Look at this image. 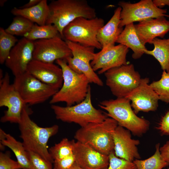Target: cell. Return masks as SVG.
<instances>
[{
    "label": "cell",
    "instance_id": "cell-34",
    "mask_svg": "<svg viewBox=\"0 0 169 169\" xmlns=\"http://www.w3.org/2000/svg\"><path fill=\"white\" fill-rule=\"evenodd\" d=\"M22 169V167L17 161L10 158L9 151L0 153V169Z\"/></svg>",
    "mask_w": 169,
    "mask_h": 169
},
{
    "label": "cell",
    "instance_id": "cell-10",
    "mask_svg": "<svg viewBox=\"0 0 169 169\" xmlns=\"http://www.w3.org/2000/svg\"><path fill=\"white\" fill-rule=\"evenodd\" d=\"M27 105L13 84L10 83V76L6 72L0 79V107L7 110L0 119L1 122L18 124L23 108Z\"/></svg>",
    "mask_w": 169,
    "mask_h": 169
},
{
    "label": "cell",
    "instance_id": "cell-38",
    "mask_svg": "<svg viewBox=\"0 0 169 169\" xmlns=\"http://www.w3.org/2000/svg\"><path fill=\"white\" fill-rule=\"evenodd\" d=\"M152 2L156 7L160 8L166 5L169 6V0H153Z\"/></svg>",
    "mask_w": 169,
    "mask_h": 169
},
{
    "label": "cell",
    "instance_id": "cell-36",
    "mask_svg": "<svg viewBox=\"0 0 169 169\" xmlns=\"http://www.w3.org/2000/svg\"><path fill=\"white\" fill-rule=\"evenodd\" d=\"M156 128L162 135H169V111L162 117Z\"/></svg>",
    "mask_w": 169,
    "mask_h": 169
},
{
    "label": "cell",
    "instance_id": "cell-7",
    "mask_svg": "<svg viewBox=\"0 0 169 169\" xmlns=\"http://www.w3.org/2000/svg\"><path fill=\"white\" fill-rule=\"evenodd\" d=\"M104 25V20L101 18L96 17L88 19L79 17L65 28L63 32V38L65 40L84 46L101 49L97 36L99 30Z\"/></svg>",
    "mask_w": 169,
    "mask_h": 169
},
{
    "label": "cell",
    "instance_id": "cell-26",
    "mask_svg": "<svg viewBox=\"0 0 169 169\" xmlns=\"http://www.w3.org/2000/svg\"><path fill=\"white\" fill-rule=\"evenodd\" d=\"M58 36H61L57 29L54 25L46 24L39 25L35 23L31 30L23 36V37L34 41Z\"/></svg>",
    "mask_w": 169,
    "mask_h": 169
},
{
    "label": "cell",
    "instance_id": "cell-22",
    "mask_svg": "<svg viewBox=\"0 0 169 169\" xmlns=\"http://www.w3.org/2000/svg\"><path fill=\"white\" fill-rule=\"evenodd\" d=\"M116 43L130 48L133 52L132 57L134 59L140 58L147 49L139 40L133 23L128 24L119 36Z\"/></svg>",
    "mask_w": 169,
    "mask_h": 169
},
{
    "label": "cell",
    "instance_id": "cell-2",
    "mask_svg": "<svg viewBox=\"0 0 169 169\" xmlns=\"http://www.w3.org/2000/svg\"><path fill=\"white\" fill-rule=\"evenodd\" d=\"M49 12L46 24L54 25L63 37V32L69 23L79 17L88 19L96 16L95 9L86 0H57L49 4Z\"/></svg>",
    "mask_w": 169,
    "mask_h": 169
},
{
    "label": "cell",
    "instance_id": "cell-6",
    "mask_svg": "<svg viewBox=\"0 0 169 169\" xmlns=\"http://www.w3.org/2000/svg\"><path fill=\"white\" fill-rule=\"evenodd\" d=\"M91 98L90 86L86 98L80 103L66 106L52 104L51 107L57 119L64 122L74 123L81 127L90 123L102 122L108 117L106 113L93 106Z\"/></svg>",
    "mask_w": 169,
    "mask_h": 169
},
{
    "label": "cell",
    "instance_id": "cell-4",
    "mask_svg": "<svg viewBox=\"0 0 169 169\" xmlns=\"http://www.w3.org/2000/svg\"><path fill=\"white\" fill-rule=\"evenodd\" d=\"M118 125L116 120L108 117L102 122L90 123L81 127L76 132L74 138L98 151L109 155L114 151L113 134Z\"/></svg>",
    "mask_w": 169,
    "mask_h": 169
},
{
    "label": "cell",
    "instance_id": "cell-11",
    "mask_svg": "<svg viewBox=\"0 0 169 169\" xmlns=\"http://www.w3.org/2000/svg\"><path fill=\"white\" fill-rule=\"evenodd\" d=\"M65 40L72 54V57H69L66 60L69 68L76 73L84 74L90 83L102 86L103 81L93 70L90 64L94 58L95 48Z\"/></svg>",
    "mask_w": 169,
    "mask_h": 169
},
{
    "label": "cell",
    "instance_id": "cell-21",
    "mask_svg": "<svg viewBox=\"0 0 169 169\" xmlns=\"http://www.w3.org/2000/svg\"><path fill=\"white\" fill-rule=\"evenodd\" d=\"M120 7H117L108 22L99 30L97 38L101 49H106L115 46L117 38L123 29L120 27Z\"/></svg>",
    "mask_w": 169,
    "mask_h": 169
},
{
    "label": "cell",
    "instance_id": "cell-1",
    "mask_svg": "<svg viewBox=\"0 0 169 169\" xmlns=\"http://www.w3.org/2000/svg\"><path fill=\"white\" fill-rule=\"evenodd\" d=\"M29 115L26 105L23 110L18 124L23 146L27 151L37 153L52 163L54 160L48 149L47 143L49 138L57 133L59 126L55 125L46 127L39 126L30 119Z\"/></svg>",
    "mask_w": 169,
    "mask_h": 169
},
{
    "label": "cell",
    "instance_id": "cell-12",
    "mask_svg": "<svg viewBox=\"0 0 169 169\" xmlns=\"http://www.w3.org/2000/svg\"><path fill=\"white\" fill-rule=\"evenodd\" d=\"M118 5L121 8L120 27L134 22H141L150 18L164 16L169 17L166 14L167 9L156 7L151 0H141L136 3L120 1Z\"/></svg>",
    "mask_w": 169,
    "mask_h": 169
},
{
    "label": "cell",
    "instance_id": "cell-23",
    "mask_svg": "<svg viewBox=\"0 0 169 169\" xmlns=\"http://www.w3.org/2000/svg\"><path fill=\"white\" fill-rule=\"evenodd\" d=\"M49 12V4L47 0H41L37 4L30 8L14 7L11 10L13 15L22 16L39 25L46 24Z\"/></svg>",
    "mask_w": 169,
    "mask_h": 169
},
{
    "label": "cell",
    "instance_id": "cell-28",
    "mask_svg": "<svg viewBox=\"0 0 169 169\" xmlns=\"http://www.w3.org/2000/svg\"><path fill=\"white\" fill-rule=\"evenodd\" d=\"M34 24L27 19L17 16L8 27L5 29L8 33L13 35L24 36L32 29Z\"/></svg>",
    "mask_w": 169,
    "mask_h": 169
},
{
    "label": "cell",
    "instance_id": "cell-42",
    "mask_svg": "<svg viewBox=\"0 0 169 169\" xmlns=\"http://www.w3.org/2000/svg\"><path fill=\"white\" fill-rule=\"evenodd\" d=\"M168 169H169V168H168Z\"/></svg>",
    "mask_w": 169,
    "mask_h": 169
},
{
    "label": "cell",
    "instance_id": "cell-16",
    "mask_svg": "<svg viewBox=\"0 0 169 169\" xmlns=\"http://www.w3.org/2000/svg\"><path fill=\"white\" fill-rule=\"evenodd\" d=\"M149 81L148 78L141 79L138 87L125 97L131 102V106L136 114L140 111H155L158 107L159 97Z\"/></svg>",
    "mask_w": 169,
    "mask_h": 169
},
{
    "label": "cell",
    "instance_id": "cell-30",
    "mask_svg": "<svg viewBox=\"0 0 169 169\" xmlns=\"http://www.w3.org/2000/svg\"><path fill=\"white\" fill-rule=\"evenodd\" d=\"M49 152L54 160H58L73 154V140L64 138L59 143L51 147Z\"/></svg>",
    "mask_w": 169,
    "mask_h": 169
},
{
    "label": "cell",
    "instance_id": "cell-35",
    "mask_svg": "<svg viewBox=\"0 0 169 169\" xmlns=\"http://www.w3.org/2000/svg\"><path fill=\"white\" fill-rule=\"evenodd\" d=\"M53 169H70L75 163L74 154L62 159L54 161Z\"/></svg>",
    "mask_w": 169,
    "mask_h": 169
},
{
    "label": "cell",
    "instance_id": "cell-19",
    "mask_svg": "<svg viewBox=\"0 0 169 169\" xmlns=\"http://www.w3.org/2000/svg\"><path fill=\"white\" fill-rule=\"evenodd\" d=\"M115 155L120 158L133 162L141 156L137 146L140 142L132 138L130 131L118 125L113 134Z\"/></svg>",
    "mask_w": 169,
    "mask_h": 169
},
{
    "label": "cell",
    "instance_id": "cell-33",
    "mask_svg": "<svg viewBox=\"0 0 169 169\" xmlns=\"http://www.w3.org/2000/svg\"><path fill=\"white\" fill-rule=\"evenodd\" d=\"M27 152L32 169H53L52 163L37 153L32 151Z\"/></svg>",
    "mask_w": 169,
    "mask_h": 169
},
{
    "label": "cell",
    "instance_id": "cell-32",
    "mask_svg": "<svg viewBox=\"0 0 169 169\" xmlns=\"http://www.w3.org/2000/svg\"><path fill=\"white\" fill-rule=\"evenodd\" d=\"M109 156V164L107 169H136L133 162L118 157L114 151L111 153Z\"/></svg>",
    "mask_w": 169,
    "mask_h": 169
},
{
    "label": "cell",
    "instance_id": "cell-9",
    "mask_svg": "<svg viewBox=\"0 0 169 169\" xmlns=\"http://www.w3.org/2000/svg\"><path fill=\"white\" fill-rule=\"evenodd\" d=\"M104 74L106 85L117 98L126 97L138 87L141 79L132 64L110 69Z\"/></svg>",
    "mask_w": 169,
    "mask_h": 169
},
{
    "label": "cell",
    "instance_id": "cell-18",
    "mask_svg": "<svg viewBox=\"0 0 169 169\" xmlns=\"http://www.w3.org/2000/svg\"><path fill=\"white\" fill-rule=\"evenodd\" d=\"M27 72L42 82L59 90L63 82L62 70L54 63H46L33 59Z\"/></svg>",
    "mask_w": 169,
    "mask_h": 169
},
{
    "label": "cell",
    "instance_id": "cell-40",
    "mask_svg": "<svg viewBox=\"0 0 169 169\" xmlns=\"http://www.w3.org/2000/svg\"><path fill=\"white\" fill-rule=\"evenodd\" d=\"M70 169H83L75 163Z\"/></svg>",
    "mask_w": 169,
    "mask_h": 169
},
{
    "label": "cell",
    "instance_id": "cell-5",
    "mask_svg": "<svg viewBox=\"0 0 169 169\" xmlns=\"http://www.w3.org/2000/svg\"><path fill=\"white\" fill-rule=\"evenodd\" d=\"M130 100L125 97L105 100L99 106L106 111L108 116L116 120L118 125L128 130L135 136H140L148 130L150 122L138 117L132 109Z\"/></svg>",
    "mask_w": 169,
    "mask_h": 169
},
{
    "label": "cell",
    "instance_id": "cell-8",
    "mask_svg": "<svg viewBox=\"0 0 169 169\" xmlns=\"http://www.w3.org/2000/svg\"><path fill=\"white\" fill-rule=\"evenodd\" d=\"M13 84L27 105L44 103L59 90L42 82L27 72L15 76Z\"/></svg>",
    "mask_w": 169,
    "mask_h": 169
},
{
    "label": "cell",
    "instance_id": "cell-13",
    "mask_svg": "<svg viewBox=\"0 0 169 169\" xmlns=\"http://www.w3.org/2000/svg\"><path fill=\"white\" fill-rule=\"evenodd\" d=\"M71 57L70 49L60 36L34 41L33 59L54 63L58 59L66 60Z\"/></svg>",
    "mask_w": 169,
    "mask_h": 169
},
{
    "label": "cell",
    "instance_id": "cell-24",
    "mask_svg": "<svg viewBox=\"0 0 169 169\" xmlns=\"http://www.w3.org/2000/svg\"><path fill=\"white\" fill-rule=\"evenodd\" d=\"M0 145L10 148L13 152L22 169H32L27 152L22 142L17 141L9 134L0 129Z\"/></svg>",
    "mask_w": 169,
    "mask_h": 169
},
{
    "label": "cell",
    "instance_id": "cell-14",
    "mask_svg": "<svg viewBox=\"0 0 169 169\" xmlns=\"http://www.w3.org/2000/svg\"><path fill=\"white\" fill-rule=\"evenodd\" d=\"M129 49L119 44L95 53L90 63L93 70L95 72L98 70V73L101 74L110 69L129 64L126 59Z\"/></svg>",
    "mask_w": 169,
    "mask_h": 169
},
{
    "label": "cell",
    "instance_id": "cell-31",
    "mask_svg": "<svg viewBox=\"0 0 169 169\" xmlns=\"http://www.w3.org/2000/svg\"><path fill=\"white\" fill-rule=\"evenodd\" d=\"M150 85L158 95L159 100L169 103V73L163 71L160 79Z\"/></svg>",
    "mask_w": 169,
    "mask_h": 169
},
{
    "label": "cell",
    "instance_id": "cell-41",
    "mask_svg": "<svg viewBox=\"0 0 169 169\" xmlns=\"http://www.w3.org/2000/svg\"><path fill=\"white\" fill-rule=\"evenodd\" d=\"M7 1V0H0V6L1 7L4 6L5 3Z\"/></svg>",
    "mask_w": 169,
    "mask_h": 169
},
{
    "label": "cell",
    "instance_id": "cell-25",
    "mask_svg": "<svg viewBox=\"0 0 169 169\" xmlns=\"http://www.w3.org/2000/svg\"><path fill=\"white\" fill-rule=\"evenodd\" d=\"M154 48L152 50H146L145 54L153 56L159 63L163 71L169 73V38H154L151 44Z\"/></svg>",
    "mask_w": 169,
    "mask_h": 169
},
{
    "label": "cell",
    "instance_id": "cell-37",
    "mask_svg": "<svg viewBox=\"0 0 169 169\" xmlns=\"http://www.w3.org/2000/svg\"><path fill=\"white\" fill-rule=\"evenodd\" d=\"M159 150L163 159L169 164V141L160 147Z\"/></svg>",
    "mask_w": 169,
    "mask_h": 169
},
{
    "label": "cell",
    "instance_id": "cell-17",
    "mask_svg": "<svg viewBox=\"0 0 169 169\" xmlns=\"http://www.w3.org/2000/svg\"><path fill=\"white\" fill-rule=\"evenodd\" d=\"M73 152L75 163L83 169H107L109 155L102 154L90 146L73 140Z\"/></svg>",
    "mask_w": 169,
    "mask_h": 169
},
{
    "label": "cell",
    "instance_id": "cell-3",
    "mask_svg": "<svg viewBox=\"0 0 169 169\" xmlns=\"http://www.w3.org/2000/svg\"><path fill=\"white\" fill-rule=\"evenodd\" d=\"M56 62L62 69L63 82L61 87L51 98L50 104L64 102L67 106H71L80 103L86 98L90 86L88 79L84 74L73 70L66 60L58 59Z\"/></svg>",
    "mask_w": 169,
    "mask_h": 169
},
{
    "label": "cell",
    "instance_id": "cell-27",
    "mask_svg": "<svg viewBox=\"0 0 169 169\" xmlns=\"http://www.w3.org/2000/svg\"><path fill=\"white\" fill-rule=\"evenodd\" d=\"M160 144L156 146L154 154L149 158L144 160L135 159L133 162L136 169H162L169 164L163 159L159 150Z\"/></svg>",
    "mask_w": 169,
    "mask_h": 169
},
{
    "label": "cell",
    "instance_id": "cell-20",
    "mask_svg": "<svg viewBox=\"0 0 169 169\" xmlns=\"http://www.w3.org/2000/svg\"><path fill=\"white\" fill-rule=\"evenodd\" d=\"M136 34L144 45L151 44L157 37L163 38L169 32V21L164 16L150 18L134 24Z\"/></svg>",
    "mask_w": 169,
    "mask_h": 169
},
{
    "label": "cell",
    "instance_id": "cell-29",
    "mask_svg": "<svg viewBox=\"0 0 169 169\" xmlns=\"http://www.w3.org/2000/svg\"><path fill=\"white\" fill-rule=\"evenodd\" d=\"M18 40L14 35L0 28V63L3 64L9 55L12 48Z\"/></svg>",
    "mask_w": 169,
    "mask_h": 169
},
{
    "label": "cell",
    "instance_id": "cell-39",
    "mask_svg": "<svg viewBox=\"0 0 169 169\" xmlns=\"http://www.w3.org/2000/svg\"><path fill=\"white\" fill-rule=\"evenodd\" d=\"M41 0H30L27 3L19 7L20 8H30L37 4Z\"/></svg>",
    "mask_w": 169,
    "mask_h": 169
},
{
    "label": "cell",
    "instance_id": "cell-15",
    "mask_svg": "<svg viewBox=\"0 0 169 169\" xmlns=\"http://www.w3.org/2000/svg\"><path fill=\"white\" fill-rule=\"evenodd\" d=\"M33 48L34 41L23 37L11 50L5 63L15 77L27 72L33 59Z\"/></svg>",
    "mask_w": 169,
    "mask_h": 169
}]
</instances>
